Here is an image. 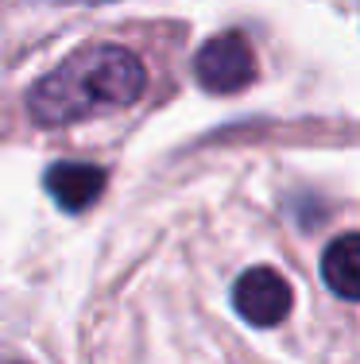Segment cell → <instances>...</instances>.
Segmentation results:
<instances>
[{
	"instance_id": "4",
	"label": "cell",
	"mask_w": 360,
	"mask_h": 364,
	"mask_svg": "<svg viewBox=\"0 0 360 364\" xmlns=\"http://www.w3.org/2000/svg\"><path fill=\"white\" fill-rule=\"evenodd\" d=\"M47 190L66 213H82L105 190V171L89 167V163H55L47 171Z\"/></svg>"
},
{
	"instance_id": "3",
	"label": "cell",
	"mask_w": 360,
	"mask_h": 364,
	"mask_svg": "<svg viewBox=\"0 0 360 364\" xmlns=\"http://www.w3.org/2000/svg\"><path fill=\"white\" fill-rule=\"evenodd\" d=\"M290 283L276 267H248L233 287V306L244 322L252 326H279L290 314Z\"/></svg>"
},
{
	"instance_id": "5",
	"label": "cell",
	"mask_w": 360,
	"mask_h": 364,
	"mask_svg": "<svg viewBox=\"0 0 360 364\" xmlns=\"http://www.w3.org/2000/svg\"><path fill=\"white\" fill-rule=\"evenodd\" d=\"M322 279L337 299L360 302V232H345L325 248Z\"/></svg>"
},
{
	"instance_id": "6",
	"label": "cell",
	"mask_w": 360,
	"mask_h": 364,
	"mask_svg": "<svg viewBox=\"0 0 360 364\" xmlns=\"http://www.w3.org/2000/svg\"><path fill=\"white\" fill-rule=\"evenodd\" d=\"M82 4H105V0H82Z\"/></svg>"
},
{
	"instance_id": "2",
	"label": "cell",
	"mask_w": 360,
	"mask_h": 364,
	"mask_svg": "<svg viewBox=\"0 0 360 364\" xmlns=\"http://www.w3.org/2000/svg\"><path fill=\"white\" fill-rule=\"evenodd\" d=\"M194 77L209 93H236L256 77V55L240 31H225V36L209 39L194 58Z\"/></svg>"
},
{
	"instance_id": "1",
	"label": "cell",
	"mask_w": 360,
	"mask_h": 364,
	"mask_svg": "<svg viewBox=\"0 0 360 364\" xmlns=\"http://www.w3.org/2000/svg\"><path fill=\"white\" fill-rule=\"evenodd\" d=\"M143 90H148V70L140 55L116 43H97L74 50L66 63L43 74L28 93V112L43 128L82 124L89 117L136 105Z\"/></svg>"
}]
</instances>
